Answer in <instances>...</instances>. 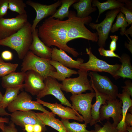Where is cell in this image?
<instances>
[{
	"mask_svg": "<svg viewBox=\"0 0 132 132\" xmlns=\"http://www.w3.org/2000/svg\"><path fill=\"white\" fill-rule=\"evenodd\" d=\"M67 20L62 21L49 17L39 26L38 36L47 46H56L77 57L80 54L67 45Z\"/></svg>",
	"mask_w": 132,
	"mask_h": 132,
	"instance_id": "6da1fadb",
	"label": "cell"
},
{
	"mask_svg": "<svg viewBox=\"0 0 132 132\" xmlns=\"http://www.w3.org/2000/svg\"><path fill=\"white\" fill-rule=\"evenodd\" d=\"M32 25L28 21L16 33L0 40V45L7 46L15 50L19 58L23 59L29 51L32 42Z\"/></svg>",
	"mask_w": 132,
	"mask_h": 132,
	"instance_id": "7a4b0ae2",
	"label": "cell"
},
{
	"mask_svg": "<svg viewBox=\"0 0 132 132\" xmlns=\"http://www.w3.org/2000/svg\"><path fill=\"white\" fill-rule=\"evenodd\" d=\"M68 18L67 43L73 39L79 38L97 42L98 37L97 33L92 32L85 26V24L88 25L91 22L92 19L90 16L79 18L76 16L75 11H70Z\"/></svg>",
	"mask_w": 132,
	"mask_h": 132,
	"instance_id": "3957f363",
	"label": "cell"
},
{
	"mask_svg": "<svg viewBox=\"0 0 132 132\" xmlns=\"http://www.w3.org/2000/svg\"><path fill=\"white\" fill-rule=\"evenodd\" d=\"M51 60L38 57L29 51L23 59L21 71L25 72L34 70L40 74L45 79L50 76L51 72L56 71L55 68L50 64Z\"/></svg>",
	"mask_w": 132,
	"mask_h": 132,
	"instance_id": "277c9868",
	"label": "cell"
},
{
	"mask_svg": "<svg viewBox=\"0 0 132 132\" xmlns=\"http://www.w3.org/2000/svg\"><path fill=\"white\" fill-rule=\"evenodd\" d=\"M88 72L79 69L77 71L79 75L78 77L66 78L62 81L61 90L66 93L70 92L72 95L81 94L87 90L94 92V90L88 78Z\"/></svg>",
	"mask_w": 132,
	"mask_h": 132,
	"instance_id": "5b68a950",
	"label": "cell"
},
{
	"mask_svg": "<svg viewBox=\"0 0 132 132\" xmlns=\"http://www.w3.org/2000/svg\"><path fill=\"white\" fill-rule=\"evenodd\" d=\"M88 75L91 78L90 82L100 94L110 100L117 98L118 94V88L108 77L92 71H89Z\"/></svg>",
	"mask_w": 132,
	"mask_h": 132,
	"instance_id": "8992f818",
	"label": "cell"
},
{
	"mask_svg": "<svg viewBox=\"0 0 132 132\" xmlns=\"http://www.w3.org/2000/svg\"><path fill=\"white\" fill-rule=\"evenodd\" d=\"M86 51L89 56L88 61L80 64L79 69L88 71L105 72L111 74L116 79V73L120 67L121 64H116L111 65L106 62L98 58L92 53L90 47L87 48Z\"/></svg>",
	"mask_w": 132,
	"mask_h": 132,
	"instance_id": "52a82bcc",
	"label": "cell"
},
{
	"mask_svg": "<svg viewBox=\"0 0 132 132\" xmlns=\"http://www.w3.org/2000/svg\"><path fill=\"white\" fill-rule=\"evenodd\" d=\"M95 97L94 92L86 94L72 95L70 99L73 109L81 114L84 123L89 124L92 119L91 109L93 98Z\"/></svg>",
	"mask_w": 132,
	"mask_h": 132,
	"instance_id": "ba28073f",
	"label": "cell"
},
{
	"mask_svg": "<svg viewBox=\"0 0 132 132\" xmlns=\"http://www.w3.org/2000/svg\"><path fill=\"white\" fill-rule=\"evenodd\" d=\"M120 12V8L110 10L107 12L105 18L101 23L97 24L90 22L88 25L91 28L96 30L98 37L97 44L100 47L105 46L113 23Z\"/></svg>",
	"mask_w": 132,
	"mask_h": 132,
	"instance_id": "9c48e42d",
	"label": "cell"
},
{
	"mask_svg": "<svg viewBox=\"0 0 132 132\" xmlns=\"http://www.w3.org/2000/svg\"><path fill=\"white\" fill-rule=\"evenodd\" d=\"M31 96L25 91L19 94L15 99L7 107L8 111L11 112L17 111H27L36 110L46 113L50 112L46 110L41 104L32 100Z\"/></svg>",
	"mask_w": 132,
	"mask_h": 132,
	"instance_id": "30bf717a",
	"label": "cell"
},
{
	"mask_svg": "<svg viewBox=\"0 0 132 132\" xmlns=\"http://www.w3.org/2000/svg\"><path fill=\"white\" fill-rule=\"evenodd\" d=\"M106 105H103L100 110L99 122L105 120L109 121L112 118L113 121L112 124L116 127L122 120V103L120 99L107 100Z\"/></svg>",
	"mask_w": 132,
	"mask_h": 132,
	"instance_id": "8fae6325",
	"label": "cell"
},
{
	"mask_svg": "<svg viewBox=\"0 0 132 132\" xmlns=\"http://www.w3.org/2000/svg\"><path fill=\"white\" fill-rule=\"evenodd\" d=\"M28 21L27 14L18 15L12 18H0V40L16 33Z\"/></svg>",
	"mask_w": 132,
	"mask_h": 132,
	"instance_id": "7c38bea8",
	"label": "cell"
},
{
	"mask_svg": "<svg viewBox=\"0 0 132 132\" xmlns=\"http://www.w3.org/2000/svg\"><path fill=\"white\" fill-rule=\"evenodd\" d=\"M44 82L45 87L37 96L36 98L40 99L47 95H52L59 101L61 104L67 106L73 109L72 104L62 91V83H60L56 79L50 76L45 78Z\"/></svg>",
	"mask_w": 132,
	"mask_h": 132,
	"instance_id": "4fadbf2b",
	"label": "cell"
},
{
	"mask_svg": "<svg viewBox=\"0 0 132 132\" xmlns=\"http://www.w3.org/2000/svg\"><path fill=\"white\" fill-rule=\"evenodd\" d=\"M26 4L33 8L36 12V16L32 25V32L42 20L48 16H51L55 13L57 8L61 6V2L60 0H58L53 4L46 5L30 0L27 1Z\"/></svg>",
	"mask_w": 132,
	"mask_h": 132,
	"instance_id": "5bb4252c",
	"label": "cell"
},
{
	"mask_svg": "<svg viewBox=\"0 0 132 132\" xmlns=\"http://www.w3.org/2000/svg\"><path fill=\"white\" fill-rule=\"evenodd\" d=\"M36 113L32 110L17 111L10 114L11 120L15 124L23 128L25 125L27 124L39 125L43 128V132H44L46 131V128Z\"/></svg>",
	"mask_w": 132,
	"mask_h": 132,
	"instance_id": "9a60e30c",
	"label": "cell"
},
{
	"mask_svg": "<svg viewBox=\"0 0 132 132\" xmlns=\"http://www.w3.org/2000/svg\"><path fill=\"white\" fill-rule=\"evenodd\" d=\"M36 101L43 106L50 109L52 112L62 119H73L80 122L83 121L82 116L75 110L69 107H65L57 102L52 103L44 101L36 98Z\"/></svg>",
	"mask_w": 132,
	"mask_h": 132,
	"instance_id": "2e32d148",
	"label": "cell"
},
{
	"mask_svg": "<svg viewBox=\"0 0 132 132\" xmlns=\"http://www.w3.org/2000/svg\"><path fill=\"white\" fill-rule=\"evenodd\" d=\"M44 80V77L38 72L33 70L28 71L25 72L23 88L33 96H37L45 87Z\"/></svg>",
	"mask_w": 132,
	"mask_h": 132,
	"instance_id": "e0dca14e",
	"label": "cell"
},
{
	"mask_svg": "<svg viewBox=\"0 0 132 132\" xmlns=\"http://www.w3.org/2000/svg\"><path fill=\"white\" fill-rule=\"evenodd\" d=\"M38 29L32 32V42L29 50L39 57L51 59L52 48L46 45L40 39L38 35Z\"/></svg>",
	"mask_w": 132,
	"mask_h": 132,
	"instance_id": "ac0fdd59",
	"label": "cell"
},
{
	"mask_svg": "<svg viewBox=\"0 0 132 132\" xmlns=\"http://www.w3.org/2000/svg\"><path fill=\"white\" fill-rule=\"evenodd\" d=\"M51 59L58 62L63 65L70 68L79 69L80 64L84 63V60L78 58L76 60L73 59L61 49L56 47L52 48Z\"/></svg>",
	"mask_w": 132,
	"mask_h": 132,
	"instance_id": "d6986e66",
	"label": "cell"
},
{
	"mask_svg": "<svg viewBox=\"0 0 132 132\" xmlns=\"http://www.w3.org/2000/svg\"><path fill=\"white\" fill-rule=\"evenodd\" d=\"M130 95L126 91L123 89L121 93L118 94V97L122 101V120L116 127L118 132H128L126 130L127 125L125 122V118L128 110L132 106V100Z\"/></svg>",
	"mask_w": 132,
	"mask_h": 132,
	"instance_id": "ffe728a7",
	"label": "cell"
},
{
	"mask_svg": "<svg viewBox=\"0 0 132 132\" xmlns=\"http://www.w3.org/2000/svg\"><path fill=\"white\" fill-rule=\"evenodd\" d=\"M91 85L95 92L96 97L95 102L92 104L91 109L92 119L89 124L90 126H92L97 124V122H99L100 110L101 106L102 105H106V100H110L100 94L92 84L91 83Z\"/></svg>",
	"mask_w": 132,
	"mask_h": 132,
	"instance_id": "44dd1931",
	"label": "cell"
},
{
	"mask_svg": "<svg viewBox=\"0 0 132 132\" xmlns=\"http://www.w3.org/2000/svg\"><path fill=\"white\" fill-rule=\"evenodd\" d=\"M50 63L56 70V71H52L50 72V76L58 81H62L66 77L70 78L73 74H78L76 71L64 66L58 61L51 59Z\"/></svg>",
	"mask_w": 132,
	"mask_h": 132,
	"instance_id": "7402d4cb",
	"label": "cell"
},
{
	"mask_svg": "<svg viewBox=\"0 0 132 132\" xmlns=\"http://www.w3.org/2000/svg\"><path fill=\"white\" fill-rule=\"evenodd\" d=\"M44 125L50 126L59 132H67L61 121L55 118V114L52 112L36 113Z\"/></svg>",
	"mask_w": 132,
	"mask_h": 132,
	"instance_id": "603a6c76",
	"label": "cell"
},
{
	"mask_svg": "<svg viewBox=\"0 0 132 132\" xmlns=\"http://www.w3.org/2000/svg\"><path fill=\"white\" fill-rule=\"evenodd\" d=\"M25 72H15L2 77L1 84L6 89L16 88L24 85Z\"/></svg>",
	"mask_w": 132,
	"mask_h": 132,
	"instance_id": "cb8c5ba5",
	"label": "cell"
},
{
	"mask_svg": "<svg viewBox=\"0 0 132 132\" xmlns=\"http://www.w3.org/2000/svg\"><path fill=\"white\" fill-rule=\"evenodd\" d=\"M120 57L119 59L122 64L116 73V79L120 77L132 79V66L130 57L126 54H123Z\"/></svg>",
	"mask_w": 132,
	"mask_h": 132,
	"instance_id": "d4e9b609",
	"label": "cell"
},
{
	"mask_svg": "<svg viewBox=\"0 0 132 132\" xmlns=\"http://www.w3.org/2000/svg\"><path fill=\"white\" fill-rule=\"evenodd\" d=\"M92 0H80L72 5L77 12L76 16L82 18L88 16L91 13L96 11L97 9L92 6Z\"/></svg>",
	"mask_w": 132,
	"mask_h": 132,
	"instance_id": "484cf974",
	"label": "cell"
},
{
	"mask_svg": "<svg viewBox=\"0 0 132 132\" xmlns=\"http://www.w3.org/2000/svg\"><path fill=\"white\" fill-rule=\"evenodd\" d=\"M92 7H97L99 11V14L96 21L97 22L100 14L107 10H112L120 8L124 6L123 3L120 2L119 0H108L105 2L101 3L98 0H92Z\"/></svg>",
	"mask_w": 132,
	"mask_h": 132,
	"instance_id": "4316f807",
	"label": "cell"
},
{
	"mask_svg": "<svg viewBox=\"0 0 132 132\" xmlns=\"http://www.w3.org/2000/svg\"><path fill=\"white\" fill-rule=\"evenodd\" d=\"M24 85L16 88L6 89L5 94L0 102V107L5 109L14 101L19 94L20 90L23 88Z\"/></svg>",
	"mask_w": 132,
	"mask_h": 132,
	"instance_id": "83f0119b",
	"label": "cell"
},
{
	"mask_svg": "<svg viewBox=\"0 0 132 132\" xmlns=\"http://www.w3.org/2000/svg\"><path fill=\"white\" fill-rule=\"evenodd\" d=\"M61 5L59 8L57 10L55 13L49 17L57 18L63 20L64 18L68 17L69 14V9L74 3L78 2L77 0H61Z\"/></svg>",
	"mask_w": 132,
	"mask_h": 132,
	"instance_id": "f1b7e54d",
	"label": "cell"
},
{
	"mask_svg": "<svg viewBox=\"0 0 132 132\" xmlns=\"http://www.w3.org/2000/svg\"><path fill=\"white\" fill-rule=\"evenodd\" d=\"M61 122L67 132H95V130H88L87 124L85 123H80L75 122H70L69 120L62 119Z\"/></svg>",
	"mask_w": 132,
	"mask_h": 132,
	"instance_id": "f546056e",
	"label": "cell"
},
{
	"mask_svg": "<svg viewBox=\"0 0 132 132\" xmlns=\"http://www.w3.org/2000/svg\"><path fill=\"white\" fill-rule=\"evenodd\" d=\"M116 21L112 26L110 32L114 33L120 28V33L121 35H125L126 28L128 26L127 23L124 15L120 12L117 16Z\"/></svg>",
	"mask_w": 132,
	"mask_h": 132,
	"instance_id": "4dcf8cb0",
	"label": "cell"
},
{
	"mask_svg": "<svg viewBox=\"0 0 132 132\" xmlns=\"http://www.w3.org/2000/svg\"><path fill=\"white\" fill-rule=\"evenodd\" d=\"M26 4L22 0H8V8L11 11L16 12L19 15L27 14L25 10Z\"/></svg>",
	"mask_w": 132,
	"mask_h": 132,
	"instance_id": "1f68e13d",
	"label": "cell"
},
{
	"mask_svg": "<svg viewBox=\"0 0 132 132\" xmlns=\"http://www.w3.org/2000/svg\"><path fill=\"white\" fill-rule=\"evenodd\" d=\"M18 65L17 64L4 62L0 63V77H3L14 72Z\"/></svg>",
	"mask_w": 132,
	"mask_h": 132,
	"instance_id": "d6a6232c",
	"label": "cell"
},
{
	"mask_svg": "<svg viewBox=\"0 0 132 132\" xmlns=\"http://www.w3.org/2000/svg\"><path fill=\"white\" fill-rule=\"evenodd\" d=\"M94 130L95 132H118L116 127H114L108 121H107L102 127L98 124H95Z\"/></svg>",
	"mask_w": 132,
	"mask_h": 132,
	"instance_id": "836d02e7",
	"label": "cell"
},
{
	"mask_svg": "<svg viewBox=\"0 0 132 132\" xmlns=\"http://www.w3.org/2000/svg\"><path fill=\"white\" fill-rule=\"evenodd\" d=\"M120 12L125 15V18L127 23L128 26L132 23V10L128 9L123 6L120 8Z\"/></svg>",
	"mask_w": 132,
	"mask_h": 132,
	"instance_id": "e575fe53",
	"label": "cell"
},
{
	"mask_svg": "<svg viewBox=\"0 0 132 132\" xmlns=\"http://www.w3.org/2000/svg\"><path fill=\"white\" fill-rule=\"evenodd\" d=\"M8 8V0H0V18L7 15Z\"/></svg>",
	"mask_w": 132,
	"mask_h": 132,
	"instance_id": "d590c367",
	"label": "cell"
},
{
	"mask_svg": "<svg viewBox=\"0 0 132 132\" xmlns=\"http://www.w3.org/2000/svg\"><path fill=\"white\" fill-rule=\"evenodd\" d=\"M98 51L100 55L104 56L111 57H116L120 59V57L115 53L114 52L110 50H107L105 49L104 48L99 47L98 49Z\"/></svg>",
	"mask_w": 132,
	"mask_h": 132,
	"instance_id": "8d00e7d4",
	"label": "cell"
},
{
	"mask_svg": "<svg viewBox=\"0 0 132 132\" xmlns=\"http://www.w3.org/2000/svg\"><path fill=\"white\" fill-rule=\"evenodd\" d=\"M9 125L6 126L4 125L2 132H17L18 130L15 127V124L11 121L9 122Z\"/></svg>",
	"mask_w": 132,
	"mask_h": 132,
	"instance_id": "74e56055",
	"label": "cell"
},
{
	"mask_svg": "<svg viewBox=\"0 0 132 132\" xmlns=\"http://www.w3.org/2000/svg\"><path fill=\"white\" fill-rule=\"evenodd\" d=\"M111 40L110 42L109 48L110 50L113 52L115 51L116 49V42L118 39V36L116 35L110 36Z\"/></svg>",
	"mask_w": 132,
	"mask_h": 132,
	"instance_id": "f35d334b",
	"label": "cell"
},
{
	"mask_svg": "<svg viewBox=\"0 0 132 132\" xmlns=\"http://www.w3.org/2000/svg\"><path fill=\"white\" fill-rule=\"evenodd\" d=\"M125 86L122 87L123 89L126 91L132 97V83L130 80H127L125 82Z\"/></svg>",
	"mask_w": 132,
	"mask_h": 132,
	"instance_id": "ab89813d",
	"label": "cell"
},
{
	"mask_svg": "<svg viewBox=\"0 0 132 132\" xmlns=\"http://www.w3.org/2000/svg\"><path fill=\"white\" fill-rule=\"evenodd\" d=\"M1 55L3 59L6 61L11 60L13 57V55L12 52L7 50L3 51L1 53Z\"/></svg>",
	"mask_w": 132,
	"mask_h": 132,
	"instance_id": "60d3db41",
	"label": "cell"
},
{
	"mask_svg": "<svg viewBox=\"0 0 132 132\" xmlns=\"http://www.w3.org/2000/svg\"><path fill=\"white\" fill-rule=\"evenodd\" d=\"M125 122L127 126L132 127V114L127 112L125 119Z\"/></svg>",
	"mask_w": 132,
	"mask_h": 132,
	"instance_id": "b9f144b4",
	"label": "cell"
},
{
	"mask_svg": "<svg viewBox=\"0 0 132 132\" xmlns=\"http://www.w3.org/2000/svg\"><path fill=\"white\" fill-rule=\"evenodd\" d=\"M128 38L129 40L128 41L129 43H127L126 42L125 43V47L127 48L128 50L132 53V41L131 39L128 36V35H126Z\"/></svg>",
	"mask_w": 132,
	"mask_h": 132,
	"instance_id": "7bdbcfd3",
	"label": "cell"
},
{
	"mask_svg": "<svg viewBox=\"0 0 132 132\" xmlns=\"http://www.w3.org/2000/svg\"><path fill=\"white\" fill-rule=\"evenodd\" d=\"M33 125L31 124L25 125L24 128V130L26 132H33Z\"/></svg>",
	"mask_w": 132,
	"mask_h": 132,
	"instance_id": "ee69618b",
	"label": "cell"
},
{
	"mask_svg": "<svg viewBox=\"0 0 132 132\" xmlns=\"http://www.w3.org/2000/svg\"><path fill=\"white\" fill-rule=\"evenodd\" d=\"M43 132V129L41 125L37 124L33 125V132Z\"/></svg>",
	"mask_w": 132,
	"mask_h": 132,
	"instance_id": "f6af8a7d",
	"label": "cell"
},
{
	"mask_svg": "<svg viewBox=\"0 0 132 132\" xmlns=\"http://www.w3.org/2000/svg\"><path fill=\"white\" fill-rule=\"evenodd\" d=\"M10 114L7 112L5 110V109L0 107V115L1 116H8L10 115Z\"/></svg>",
	"mask_w": 132,
	"mask_h": 132,
	"instance_id": "bcb514c9",
	"label": "cell"
},
{
	"mask_svg": "<svg viewBox=\"0 0 132 132\" xmlns=\"http://www.w3.org/2000/svg\"><path fill=\"white\" fill-rule=\"evenodd\" d=\"M132 25H131V26L130 27L129 29L126 30V31L125 35H128L129 34H130L131 37H132Z\"/></svg>",
	"mask_w": 132,
	"mask_h": 132,
	"instance_id": "7dc6e473",
	"label": "cell"
},
{
	"mask_svg": "<svg viewBox=\"0 0 132 132\" xmlns=\"http://www.w3.org/2000/svg\"><path fill=\"white\" fill-rule=\"evenodd\" d=\"M0 122L8 123L9 122V119L7 118H3L1 117H0Z\"/></svg>",
	"mask_w": 132,
	"mask_h": 132,
	"instance_id": "c3c4849f",
	"label": "cell"
},
{
	"mask_svg": "<svg viewBox=\"0 0 132 132\" xmlns=\"http://www.w3.org/2000/svg\"><path fill=\"white\" fill-rule=\"evenodd\" d=\"M126 129L128 132H132V127L127 126Z\"/></svg>",
	"mask_w": 132,
	"mask_h": 132,
	"instance_id": "681fc988",
	"label": "cell"
},
{
	"mask_svg": "<svg viewBox=\"0 0 132 132\" xmlns=\"http://www.w3.org/2000/svg\"><path fill=\"white\" fill-rule=\"evenodd\" d=\"M4 122H0V129L1 130H2L4 127Z\"/></svg>",
	"mask_w": 132,
	"mask_h": 132,
	"instance_id": "f907efd6",
	"label": "cell"
},
{
	"mask_svg": "<svg viewBox=\"0 0 132 132\" xmlns=\"http://www.w3.org/2000/svg\"><path fill=\"white\" fill-rule=\"evenodd\" d=\"M3 96L2 95L0 91V102L2 100Z\"/></svg>",
	"mask_w": 132,
	"mask_h": 132,
	"instance_id": "816d5d0a",
	"label": "cell"
},
{
	"mask_svg": "<svg viewBox=\"0 0 132 132\" xmlns=\"http://www.w3.org/2000/svg\"><path fill=\"white\" fill-rule=\"evenodd\" d=\"M4 62L2 58L0 56V63Z\"/></svg>",
	"mask_w": 132,
	"mask_h": 132,
	"instance_id": "f5cc1de1",
	"label": "cell"
},
{
	"mask_svg": "<svg viewBox=\"0 0 132 132\" xmlns=\"http://www.w3.org/2000/svg\"><path fill=\"white\" fill-rule=\"evenodd\" d=\"M23 132H25L24 131H23Z\"/></svg>",
	"mask_w": 132,
	"mask_h": 132,
	"instance_id": "db71d44e",
	"label": "cell"
}]
</instances>
